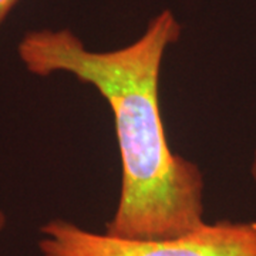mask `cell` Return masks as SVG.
<instances>
[{
    "label": "cell",
    "instance_id": "7a4b0ae2",
    "mask_svg": "<svg viewBox=\"0 0 256 256\" xmlns=\"http://www.w3.org/2000/svg\"><path fill=\"white\" fill-rule=\"evenodd\" d=\"M42 256H256V222L220 220L171 239H120L66 220L40 226Z\"/></svg>",
    "mask_w": 256,
    "mask_h": 256
},
{
    "label": "cell",
    "instance_id": "3957f363",
    "mask_svg": "<svg viewBox=\"0 0 256 256\" xmlns=\"http://www.w3.org/2000/svg\"><path fill=\"white\" fill-rule=\"evenodd\" d=\"M20 0H0V26L3 24V22L10 14V12L14 9V6L18 4Z\"/></svg>",
    "mask_w": 256,
    "mask_h": 256
},
{
    "label": "cell",
    "instance_id": "6da1fadb",
    "mask_svg": "<svg viewBox=\"0 0 256 256\" xmlns=\"http://www.w3.org/2000/svg\"><path fill=\"white\" fill-rule=\"evenodd\" d=\"M181 34V22L164 9L137 40L116 50H88L70 28L30 30L18 44L28 73L70 74L110 106L121 161L118 204L106 226L114 238H178L206 224L204 172L171 150L161 114V66Z\"/></svg>",
    "mask_w": 256,
    "mask_h": 256
},
{
    "label": "cell",
    "instance_id": "5b68a950",
    "mask_svg": "<svg viewBox=\"0 0 256 256\" xmlns=\"http://www.w3.org/2000/svg\"><path fill=\"white\" fill-rule=\"evenodd\" d=\"M250 175H252L254 182L256 184V152L254 156V160H252V164H250Z\"/></svg>",
    "mask_w": 256,
    "mask_h": 256
},
{
    "label": "cell",
    "instance_id": "277c9868",
    "mask_svg": "<svg viewBox=\"0 0 256 256\" xmlns=\"http://www.w3.org/2000/svg\"><path fill=\"white\" fill-rule=\"evenodd\" d=\"M6 224H8V216H6V212L0 208V234L4 230V228H6Z\"/></svg>",
    "mask_w": 256,
    "mask_h": 256
}]
</instances>
